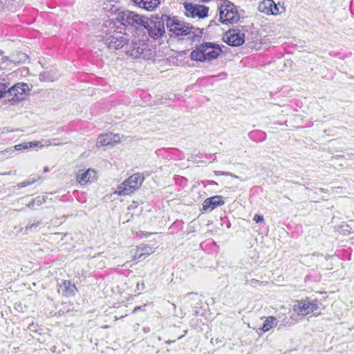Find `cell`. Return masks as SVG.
<instances>
[{
	"instance_id": "20",
	"label": "cell",
	"mask_w": 354,
	"mask_h": 354,
	"mask_svg": "<svg viewBox=\"0 0 354 354\" xmlns=\"http://www.w3.org/2000/svg\"><path fill=\"white\" fill-rule=\"evenodd\" d=\"M203 1H208V0H203Z\"/></svg>"
},
{
	"instance_id": "15",
	"label": "cell",
	"mask_w": 354,
	"mask_h": 354,
	"mask_svg": "<svg viewBox=\"0 0 354 354\" xmlns=\"http://www.w3.org/2000/svg\"><path fill=\"white\" fill-rule=\"evenodd\" d=\"M277 323H278V320H277L276 318L273 317V316L268 317L265 320L261 330L263 332H267L268 331L275 328V327L277 326Z\"/></svg>"
},
{
	"instance_id": "6",
	"label": "cell",
	"mask_w": 354,
	"mask_h": 354,
	"mask_svg": "<svg viewBox=\"0 0 354 354\" xmlns=\"http://www.w3.org/2000/svg\"><path fill=\"white\" fill-rule=\"evenodd\" d=\"M167 27L170 33L175 35H186L191 31V26L175 17L167 19Z\"/></svg>"
},
{
	"instance_id": "8",
	"label": "cell",
	"mask_w": 354,
	"mask_h": 354,
	"mask_svg": "<svg viewBox=\"0 0 354 354\" xmlns=\"http://www.w3.org/2000/svg\"><path fill=\"white\" fill-rule=\"evenodd\" d=\"M318 309V304L312 301L300 302L294 307L295 312L300 316H306L313 314L317 311Z\"/></svg>"
},
{
	"instance_id": "18",
	"label": "cell",
	"mask_w": 354,
	"mask_h": 354,
	"mask_svg": "<svg viewBox=\"0 0 354 354\" xmlns=\"http://www.w3.org/2000/svg\"><path fill=\"white\" fill-rule=\"evenodd\" d=\"M7 92V85L0 83V99L2 98Z\"/></svg>"
},
{
	"instance_id": "10",
	"label": "cell",
	"mask_w": 354,
	"mask_h": 354,
	"mask_svg": "<svg viewBox=\"0 0 354 354\" xmlns=\"http://www.w3.org/2000/svg\"><path fill=\"white\" fill-rule=\"evenodd\" d=\"M120 142L119 135L114 133H107L101 135L97 140L98 146H108V145H115Z\"/></svg>"
},
{
	"instance_id": "13",
	"label": "cell",
	"mask_w": 354,
	"mask_h": 354,
	"mask_svg": "<svg viewBox=\"0 0 354 354\" xmlns=\"http://www.w3.org/2000/svg\"><path fill=\"white\" fill-rule=\"evenodd\" d=\"M224 204V199L220 196L211 197V198L206 199L204 204H203V210H204V211H213L215 208L223 205Z\"/></svg>"
},
{
	"instance_id": "12",
	"label": "cell",
	"mask_w": 354,
	"mask_h": 354,
	"mask_svg": "<svg viewBox=\"0 0 354 354\" xmlns=\"http://www.w3.org/2000/svg\"><path fill=\"white\" fill-rule=\"evenodd\" d=\"M97 173L92 169H88L77 176L78 182L81 185H87L93 183L97 179Z\"/></svg>"
},
{
	"instance_id": "17",
	"label": "cell",
	"mask_w": 354,
	"mask_h": 354,
	"mask_svg": "<svg viewBox=\"0 0 354 354\" xmlns=\"http://www.w3.org/2000/svg\"><path fill=\"white\" fill-rule=\"evenodd\" d=\"M62 289L63 290L64 293H65L66 295L69 296V295L74 294L76 287H75V286L74 284H72V283L67 282L62 284Z\"/></svg>"
},
{
	"instance_id": "16",
	"label": "cell",
	"mask_w": 354,
	"mask_h": 354,
	"mask_svg": "<svg viewBox=\"0 0 354 354\" xmlns=\"http://www.w3.org/2000/svg\"><path fill=\"white\" fill-rule=\"evenodd\" d=\"M42 143H41V142H28V143H23L19 144V145H15V149L16 150H26V149L35 148V147H40L42 146Z\"/></svg>"
},
{
	"instance_id": "4",
	"label": "cell",
	"mask_w": 354,
	"mask_h": 354,
	"mask_svg": "<svg viewBox=\"0 0 354 354\" xmlns=\"http://www.w3.org/2000/svg\"><path fill=\"white\" fill-rule=\"evenodd\" d=\"M239 19L237 9L230 1H224L220 8V20L224 24H232Z\"/></svg>"
},
{
	"instance_id": "9",
	"label": "cell",
	"mask_w": 354,
	"mask_h": 354,
	"mask_svg": "<svg viewBox=\"0 0 354 354\" xmlns=\"http://www.w3.org/2000/svg\"><path fill=\"white\" fill-rule=\"evenodd\" d=\"M184 7L188 15L191 16L192 17L204 18V17H206L208 14V8L207 7L202 6V5L186 2L184 3Z\"/></svg>"
},
{
	"instance_id": "19",
	"label": "cell",
	"mask_w": 354,
	"mask_h": 354,
	"mask_svg": "<svg viewBox=\"0 0 354 354\" xmlns=\"http://www.w3.org/2000/svg\"><path fill=\"white\" fill-rule=\"evenodd\" d=\"M254 220L257 223H259V222H263L264 221V218L261 215H256L255 218H254Z\"/></svg>"
},
{
	"instance_id": "11",
	"label": "cell",
	"mask_w": 354,
	"mask_h": 354,
	"mask_svg": "<svg viewBox=\"0 0 354 354\" xmlns=\"http://www.w3.org/2000/svg\"><path fill=\"white\" fill-rule=\"evenodd\" d=\"M258 10L266 15H277L279 13L276 3L273 0H264L259 3Z\"/></svg>"
},
{
	"instance_id": "3",
	"label": "cell",
	"mask_w": 354,
	"mask_h": 354,
	"mask_svg": "<svg viewBox=\"0 0 354 354\" xmlns=\"http://www.w3.org/2000/svg\"><path fill=\"white\" fill-rule=\"evenodd\" d=\"M143 181V174H134L121 183L116 190L115 193L118 195H130L141 186Z\"/></svg>"
},
{
	"instance_id": "14",
	"label": "cell",
	"mask_w": 354,
	"mask_h": 354,
	"mask_svg": "<svg viewBox=\"0 0 354 354\" xmlns=\"http://www.w3.org/2000/svg\"><path fill=\"white\" fill-rule=\"evenodd\" d=\"M138 6L143 9L152 10L159 6L160 0H133Z\"/></svg>"
},
{
	"instance_id": "1",
	"label": "cell",
	"mask_w": 354,
	"mask_h": 354,
	"mask_svg": "<svg viewBox=\"0 0 354 354\" xmlns=\"http://www.w3.org/2000/svg\"><path fill=\"white\" fill-rule=\"evenodd\" d=\"M222 52V48L218 44L204 43L192 53L191 58L195 61H209L219 58Z\"/></svg>"
},
{
	"instance_id": "5",
	"label": "cell",
	"mask_w": 354,
	"mask_h": 354,
	"mask_svg": "<svg viewBox=\"0 0 354 354\" xmlns=\"http://www.w3.org/2000/svg\"><path fill=\"white\" fill-rule=\"evenodd\" d=\"M30 89L27 84L17 83L9 89L6 93L7 101L11 103H18L26 99L29 94Z\"/></svg>"
},
{
	"instance_id": "2",
	"label": "cell",
	"mask_w": 354,
	"mask_h": 354,
	"mask_svg": "<svg viewBox=\"0 0 354 354\" xmlns=\"http://www.w3.org/2000/svg\"><path fill=\"white\" fill-rule=\"evenodd\" d=\"M139 21L146 28L149 36L154 39L160 38L164 35L165 28L163 20L159 16L140 17Z\"/></svg>"
},
{
	"instance_id": "7",
	"label": "cell",
	"mask_w": 354,
	"mask_h": 354,
	"mask_svg": "<svg viewBox=\"0 0 354 354\" xmlns=\"http://www.w3.org/2000/svg\"><path fill=\"white\" fill-rule=\"evenodd\" d=\"M223 40L226 43L233 47H238L244 43V35L241 32L236 29H231L226 32Z\"/></svg>"
}]
</instances>
